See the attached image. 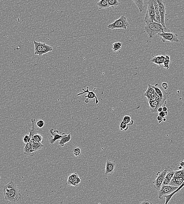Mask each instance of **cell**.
Segmentation results:
<instances>
[{
  "instance_id": "4316f807",
  "label": "cell",
  "mask_w": 184,
  "mask_h": 204,
  "mask_svg": "<svg viewBox=\"0 0 184 204\" xmlns=\"http://www.w3.org/2000/svg\"><path fill=\"white\" fill-rule=\"evenodd\" d=\"M42 137L41 135L38 133H35L33 136L30 141H33L38 143H42Z\"/></svg>"
},
{
  "instance_id": "ee69618b",
  "label": "cell",
  "mask_w": 184,
  "mask_h": 204,
  "mask_svg": "<svg viewBox=\"0 0 184 204\" xmlns=\"http://www.w3.org/2000/svg\"><path fill=\"white\" fill-rule=\"evenodd\" d=\"M179 164L180 165V166L184 167V162L183 161H181L180 162H179Z\"/></svg>"
},
{
  "instance_id": "7dc6e473",
  "label": "cell",
  "mask_w": 184,
  "mask_h": 204,
  "mask_svg": "<svg viewBox=\"0 0 184 204\" xmlns=\"http://www.w3.org/2000/svg\"><path fill=\"white\" fill-rule=\"evenodd\" d=\"M165 113V115H166V116H167L168 115V112L167 111H166V112H164Z\"/></svg>"
},
{
  "instance_id": "f35d334b",
  "label": "cell",
  "mask_w": 184,
  "mask_h": 204,
  "mask_svg": "<svg viewBox=\"0 0 184 204\" xmlns=\"http://www.w3.org/2000/svg\"><path fill=\"white\" fill-rule=\"evenodd\" d=\"M159 116H160L161 117H162V118H164L166 117V115H165V113L163 111L161 112H159Z\"/></svg>"
},
{
  "instance_id": "8fae6325",
  "label": "cell",
  "mask_w": 184,
  "mask_h": 204,
  "mask_svg": "<svg viewBox=\"0 0 184 204\" xmlns=\"http://www.w3.org/2000/svg\"><path fill=\"white\" fill-rule=\"evenodd\" d=\"M50 132L51 135L50 137L49 140L50 143L51 145H53L56 142L57 140H60L62 137L67 136L65 133H62V134H59L58 131L54 130L53 129H51L50 130Z\"/></svg>"
},
{
  "instance_id": "ac0fdd59",
  "label": "cell",
  "mask_w": 184,
  "mask_h": 204,
  "mask_svg": "<svg viewBox=\"0 0 184 204\" xmlns=\"http://www.w3.org/2000/svg\"><path fill=\"white\" fill-rule=\"evenodd\" d=\"M184 186V183H183L181 185H180V186L178 187V188L175 191H173L172 193H171V194L165 196L164 198H165L166 199V201H165V204H167L169 202L170 200L172 198V197L176 193H178V192H179V191H180V189H181L183 188V187Z\"/></svg>"
},
{
  "instance_id": "9c48e42d",
  "label": "cell",
  "mask_w": 184,
  "mask_h": 204,
  "mask_svg": "<svg viewBox=\"0 0 184 204\" xmlns=\"http://www.w3.org/2000/svg\"><path fill=\"white\" fill-rule=\"evenodd\" d=\"M178 187L170 185H163L158 191V198L160 199H163L165 196L171 194L178 188Z\"/></svg>"
},
{
  "instance_id": "2e32d148",
  "label": "cell",
  "mask_w": 184,
  "mask_h": 204,
  "mask_svg": "<svg viewBox=\"0 0 184 204\" xmlns=\"http://www.w3.org/2000/svg\"><path fill=\"white\" fill-rule=\"evenodd\" d=\"M23 151L24 154L28 156L33 157L35 155V153L32 150V144L31 141L26 143L23 148Z\"/></svg>"
},
{
  "instance_id": "d6986e66",
  "label": "cell",
  "mask_w": 184,
  "mask_h": 204,
  "mask_svg": "<svg viewBox=\"0 0 184 204\" xmlns=\"http://www.w3.org/2000/svg\"><path fill=\"white\" fill-rule=\"evenodd\" d=\"M31 142L32 144V150L35 153L36 152L41 150L44 146L42 143H38L33 141Z\"/></svg>"
},
{
  "instance_id": "6da1fadb",
  "label": "cell",
  "mask_w": 184,
  "mask_h": 204,
  "mask_svg": "<svg viewBox=\"0 0 184 204\" xmlns=\"http://www.w3.org/2000/svg\"><path fill=\"white\" fill-rule=\"evenodd\" d=\"M3 195L5 200L11 203L17 202L21 199V194L20 192L17 184L13 181L9 182L4 186Z\"/></svg>"
},
{
  "instance_id": "681fc988",
  "label": "cell",
  "mask_w": 184,
  "mask_h": 204,
  "mask_svg": "<svg viewBox=\"0 0 184 204\" xmlns=\"http://www.w3.org/2000/svg\"><path fill=\"white\" fill-rule=\"evenodd\" d=\"M0 136H1V135H0Z\"/></svg>"
},
{
  "instance_id": "484cf974",
  "label": "cell",
  "mask_w": 184,
  "mask_h": 204,
  "mask_svg": "<svg viewBox=\"0 0 184 204\" xmlns=\"http://www.w3.org/2000/svg\"><path fill=\"white\" fill-rule=\"evenodd\" d=\"M81 182V178L79 177L78 174H77L76 175V177L74 178L73 181L71 186L77 187V186L79 185V184H80Z\"/></svg>"
},
{
  "instance_id": "52a82bcc",
  "label": "cell",
  "mask_w": 184,
  "mask_h": 204,
  "mask_svg": "<svg viewBox=\"0 0 184 204\" xmlns=\"http://www.w3.org/2000/svg\"><path fill=\"white\" fill-rule=\"evenodd\" d=\"M158 35L162 37V41L163 42L166 41L171 42H177L179 41L178 39V35L172 32H165V31L159 33Z\"/></svg>"
},
{
  "instance_id": "30bf717a",
  "label": "cell",
  "mask_w": 184,
  "mask_h": 204,
  "mask_svg": "<svg viewBox=\"0 0 184 204\" xmlns=\"http://www.w3.org/2000/svg\"><path fill=\"white\" fill-rule=\"evenodd\" d=\"M96 89V88L95 87L93 90L90 91L89 90V87H87L86 90H85L84 88L82 89L83 92L78 93V94H77V96H79V95H83V94H84L85 93H87V95L84 97L86 98V100L85 101V103H89V100H91V99H95V103L96 104H97L99 103V101L98 100V98H97L96 94L94 93V91Z\"/></svg>"
},
{
  "instance_id": "83f0119b",
  "label": "cell",
  "mask_w": 184,
  "mask_h": 204,
  "mask_svg": "<svg viewBox=\"0 0 184 204\" xmlns=\"http://www.w3.org/2000/svg\"><path fill=\"white\" fill-rule=\"evenodd\" d=\"M122 121L125 123L128 126L133 125L134 123V121L132 120L130 116H125L122 119Z\"/></svg>"
},
{
  "instance_id": "4fadbf2b",
  "label": "cell",
  "mask_w": 184,
  "mask_h": 204,
  "mask_svg": "<svg viewBox=\"0 0 184 204\" xmlns=\"http://www.w3.org/2000/svg\"><path fill=\"white\" fill-rule=\"evenodd\" d=\"M158 84H156L153 86V88L155 92L162 99H168L169 98L168 93L165 92L163 88L158 86Z\"/></svg>"
},
{
  "instance_id": "603a6c76",
  "label": "cell",
  "mask_w": 184,
  "mask_h": 204,
  "mask_svg": "<svg viewBox=\"0 0 184 204\" xmlns=\"http://www.w3.org/2000/svg\"><path fill=\"white\" fill-rule=\"evenodd\" d=\"M149 108L150 111L152 113H155L157 112V109H158L157 107V101L155 100L154 101H149Z\"/></svg>"
},
{
  "instance_id": "4dcf8cb0",
  "label": "cell",
  "mask_w": 184,
  "mask_h": 204,
  "mask_svg": "<svg viewBox=\"0 0 184 204\" xmlns=\"http://www.w3.org/2000/svg\"><path fill=\"white\" fill-rule=\"evenodd\" d=\"M108 3L109 7L115 8L119 5V0H108Z\"/></svg>"
},
{
  "instance_id": "1f68e13d",
  "label": "cell",
  "mask_w": 184,
  "mask_h": 204,
  "mask_svg": "<svg viewBox=\"0 0 184 204\" xmlns=\"http://www.w3.org/2000/svg\"><path fill=\"white\" fill-rule=\"evenodd\" d=\"M77 174V173H75L71 174L69 175L67 181V184L68 186H71V184H72L74 178H75Z\"/></svg>"
},
{
  "instance_id": "e0dca14e",
  "label": "cell",
  "mask_w": 184,
  "mask_h": 204,
  "mask_svg": "<svg viewBox=\"0 0 184 204\" xmlns=\"http://www.w3.org/2000/svg\"><path fill=\"white\" fill-rule=\"evenodd\" d=\"M155 100L157 101V107L158 108L160 107H163L165 106L167 101V99H162L154 91Z\"/></svg>"
},
{
  "instance_id": "9a60e30c",
  "label": "cell",
  "mask_w": 184,
  "mask_h": 204,
  "mask_svg": "<svg viewBox=\"0 0 184 204\" xmlns=\"http://www.w3.org/2000/svg\"><path fill=\"white\" fill-rule=\"evenodd\" d=\"M174 170L169 166L168 170L165 175V178H164L162 186L169 185L171 179L174 175Z\"/></svg>"
},
{
  "instance_id": "f1b7e54d",
  "label": "cell",
  "mask_w": 184,
  "mask_h": 204,
  "mask_svg": "<svg viewBox=\"0 0 184 204\" xmlns=\"http://www.w3.org/2000/svg\"><path fill=\"white\" fill-rule=\"evenodd\" d=\"M151 63H154L159 66L161 65L162 64L160 59V55H157L154 56L151 60Z\"/></svg>"
},
{
  "instance_id": "5bb4252c",
  "label": "cell",
  "mask_w": 184,
  "mask_h": 204,
  "mask_svg": "<svg viewBox=\"0 0 184 204\" xmlns=\"http://www.w3.org/2000/svg\"><path fill=\"white\" fill-rule=\"evenodd\" d=\"M184 177L173 175L169 185L179 187L184 183Z\"/></svg>"
},
{
  "instance_id": "8d00e7d4",
  "label": "cell",
  "mask_w": 184,
  "mask_h": 204,
  "mask_svg": "<svg viewBox=\"0 0 184 204\" xmlns=\"http://www.w3.org/2000/svg\"><path fill=\"white\" fill-rule=\"evenodd\" d=\"M23 140L24 142L25 143H27L30 142V141L31 139L29 135H25L23 137Z\"/></svg>"
},
{
  "instance_id": "7a4b0ae2",
  "label": "cell",
  "mask_w": 184,
  "mask_h": 204,
  "mask_svg": "<svg viewBox=\"0 0 184 204\" xmlns=\"http://www.w3.org/2000/svg\"><path fill=\"white\" fill-rule=\"evenodd\" d=\"M144 30L147 33L149 38L152 39L157 35H158V33L163 32L165 29L161 24L154 22L149 23L146 24L144 26Z\"/></svg>"
},
{
  "instance_id": "7c38bea8",
  "label": "cell",
  "mask_w": 184,
  "mask_h": 204,
  "mask_svg": "<svg viewBox=\"0 0 184 204\" xmlns=\"http://www.w3.org/2000/svg\"><path fill=\"white\" fill-rule=\"evenodd\" d=\"M115 168V161L110 160H107L105 167V175H112L114 172Z\"/></svg>"
},
{
  "instance_id": "7bdbcfd3",
  "label": "cell",
  "mask_w": 184,
  "mask_h": 204,
  "mask_svg": "<svg viewBox=\"0 0 184 204\" xmlns=\"http://www.w3.org/2000/svg\"><path fill=\"white\" fill-rule=\"evenodd\" d=\"M162 111H163L162 107H160L157 109V112H160Z\"/></svg>"
},
{
  "instance_id": "e575fe53",
  "label": "cell",
  "mask_w": 184,
  "mask_h": 204,
  "mask_svg": "<svg viewBox=\"0 0 184 204\" xmlns=\"http://www.w3.org/2000/svg\"><path fill=\"white\" fill-rule=\"evenodd\" d=\"M81 150L80 148L79 147H76L73 150V153L76 157H77L80 155L81 154Z\"/></svg>"
},
{
  "instance_id": "ab89813d",
  "label": "cell",
  "mask_w": 184,
  "mask_h": 204,
  "mask_svg": "<svg viewBox=\"0 0 184 204\" xmlns=\"http://www.w3.org/2000/svg\"><path fill=\"white\" fill-rule=\"evenodd\" d=\"M141 204H152V203H151V202L149 201V200H143V201L141 203Z\"/></svg>"
},
{
  "instance_id": "f6af8a7d",
  "label": "cell",
  "mask_w": 184,
  "mask_h": 204,
  "mask_svg": "<svg viewBox=\"0 0 184 204\" xmlns=\"http://www.w3.org/2000/svg\"><path fill=\"white\" fill-rule=\"evenodd\" d=\"M163 108V111L166 112L167 111L168 109L167 107L166 106H165L164 107H162Z\"/></svg>"
},
{
  "instance_id": "74e56055",
  "label": "cell",
  "mask_w": 184,
  "mask_h": 204,
  "mask_svg": "<svg viewBox=\"0 0 184 204\" xmlns=\"http://www.w3.org/2000/svg\"><path fill=\"white\" fill-rule=\"evenodd\" d=\"M162 87L164 90H167L168 88V84L166 83H162Z\"/></svg>"
},
{
  "instance_id": "d4e9b609",
  "label": "cell",
  "mask_w": 184,
  "mask_h": 204,
  "mask_svg": "<svg viewBox=\"0 0 184 204\" xmlns=\"http://www.w3.org/2000/svg\"><path fill=\"white\" fill-rule=\"evenodd\" d=\"M97 6L99 7V10L108 8H109L108 0H100L97 3Z\"/></svg>"
},
{
  "instance_id": "60d3db41",
  "label": "cell",
  "mask_w": 184,
  "mask_h": 204,
  "mask_svg": "<svg viewBox=\"0 0 184 204\" xmlns=\"http://www.w3.org/2000/svg\"><path fill=\"white\" fill-rule=\"evenodd\" d=\"M157 121H158L159 123H161L163 121V118L158 115L157 117Z\"/></svg>"
},
{
  "instance_id": "d590c367",
  "label": "cell",
  "mask_w": 184,
  "mask_h": 204,
  "mask_svg": "<svg viewBox=\"0 0 184 204\" xmlns=\"http://www.w3.org/2000/svg\"><path fill=\"white\" fill-rule=\"evenodd\" d=\"M37 125L38 126V127L41 128L43 127L45 125V122L42 120L40 119L39 121H38L37 122Z\"/></svg>"
},
{
  "instance_id": "ba28073f",
  "label": "cell",
  "mask_w": 184,
  "mask_h": 204,
  "mask_svg": "<svg viewBox=\"0 0 184 204\" xmlns=\"http://www.w3.org/2000/svg\"><path fill=\"white\" fill-rule=\"evenodd\" d=\"M158 5L159 11L161 17V24L165 29L168 30L165 22L166 7L163 0H156Z\"/></svg>"
},
{
  "instance_id": "5b68a950",
  "label": "cell",
  "mask_w": 184,
  "mask_h": 204,
  "mask_svg": "<svg viewBox=\"0 0 184 204\" xmlns=\"http://www.w3.org/2000/svg\"><path fill=\"white\" fill-rule=\"evenodd\" d=\"M154 0H149L148 2L147 10L144 18V21L146 24L155 22L156 13L153 4Z\"/></svg>"
},
{
  "instance_id": "f546056e",
  "label": "cell",
  "mask_w": 184,
  "mask_h": 204,
  "mask_svg": "<svg viewBox=\"0 0 184 204\" xmlns=\"http://www.w3.org/2000/svg\"><path fill=\"white\" fill-rule=\"evenodd\" d=\"M165 60L163 63V67L166 70H168L169 69V64L171 62V57L169 55H165Z\"/></svg>"
},
{
  "instance_id": "7402d4cb",
  "label": "cell",
  "mask_w": 184,
  "mask_h": 204,
  "mask_svg": "<svg viewBox=\"0 0 184 204\" xmlns=\"http://www.w3.org/2000/svg\"><path fill=\"white\" fill-rule=\"evenodd\" d=\"M71 135L70 134L67 135L66 136L62 137L59 141V145L61 146H64L67 143L69 142L71 140Z\"/></svg>"
},
{
  "instance_id": "bcb514c9",
  "label": "cell",
  "mask_w": 184,
  "mask_h": 204,
  "mask_svg": "<svg viewBox=\"0 0 184 204\" xmlns=\"http://www.w3.org/2000/svg\"><path fill=\"white\" fill-rule=\"evenodd\" d=\"M166 121V118H165V117H164V118H163V121L164 122H165Z\"/></svg>"
},
{
  "instance_id": "b9f144b4",
  "label": "cell",
  "mask_w": 184,
  "mask_h": 204,
  "mask_svg": "<svg viewBox=\"0 0 184 204\" xmlns=\"http://www.w3.org/2000/svg\"><path fill=\"white\" fill-rule=\"evenodd\" d=\"M160 59L161 62L163 64V63L165 60V56H163V55H160Z\"/></svg>"
},
{
  "instance_id": "44dd1931",
  "label": "cell",
  "mask_w": 184,
  "mask_h": 204,
  "mask_svg": "<svg viewBox=\"0 0 184 204\" xmlns=\"http://www.w3.org/2000/svg\"><path fill=\"white\" fill-rule=\"evenodd\" d=\"M154 90L153 88V86L149 84L148 85L147 89L144 94V96L147 98L148 101L150 100V96H151V94L154 93Z\"/></svg>"
},
{
  "instance_id": "836d02e7",
  "label": "cell",
  "mask_w": 184,
  "mask_h": 204,
  "mask_svg": "<svg viewBox=\"0 0 184 204\" xmlns=\"http://www.w3.org/2000/svg\"><path fill=\"white\" fill-rule=\"evenodd\" d=\"M120 129L121 131H127L128 129V126L123 121H121L120 124Z\"/></svg>"
},
{
  "instance_id": "ffe728a7",
  "label": "cell",
  "mask_w": 184,
  "mask_h": 204,
  "mask_svg": "<svg viewBox=\"0 0 184 204\" xmlns=\"http://www.w3.org/2000/svg\"><path fill=\"white\" fill-rule=\"evenodd\" d=\"M35 119H34L31 120V122L32 123V127L31 128L29 129L28 131L29 132L30 134L29 136L30 138V139H32L33 136L35 133H38V131L36 129L35 127Z\"/></svg>"
},
{
  "instance_id": "cb8c5ba5",
  "label": "cell",
  "mask_w": 184,
  "mask_h": 204,
  "mask_svg": "<svg viewBox=\"0 0 184 204\" xmlns=\"http://www.w3.org/2000/svg\"><path fill=\"white\" fill-rule=\"evenodd\" d=\"M132 1L137 7L140 12H143L144 9V0H132Z\"/></svg>"
},
{
  "instance_id": "c3c4849f",
  "label": "cell",
  "mask_w": 184,
  "mask_h": 204,
  "mask_svg": "<svg viewBox=\"0 0 184 204\" xmlns=\"http://www.w3.org/2000/svg\"><path fill=\"white\" fill-rule=\"evenodd\" d=\"M0 138H1V136H0Z\"/></svg>"
},
{
  "instance_id": "d6a6232c",
  "label": "cell",
  "mask_w": 184,
  "mask_h": 204,
  "mask_svg": "<svg viewBox=\"0 0 184 204\" xmlns=\"http://www.w3.org/2000/svg\"><path fill=\"white\" fill-rule=\"evenodd\" d=\"M122 44L121 42H114L113 44V51L114 52H117L118 50H120L121 49L122 47Z\"/></svg>"
},
{
  "instance_id": "8992f818",
  "label": "cell",
  "mask_w": 184,
  "mask_h": 204,
  "mask_svg": "<svg viewBox=\"0 0 184 204\" xmlns=\"http://www.w3.org/2000/svg\"><path fill=\"white\" fill-rule=\"evenodd\" d=\"M168 167L167 166L165 170L161 172H159L156 174V179L153 182V184H154V188L157 191H158L161 187L165 175L168 170Z\"/></svg>"
},
{
  "instance_id": "277c9868",
  "label": "cell",
  "mask_w": 184,
  "mask_h": 204,
  "mask_svg": "<svg viewBox=\"0 0 184 204\" xmlns=\"http://www.w3.org/2000/svg\"><path fill=\"white\" fill-rule=\"evenodd\" d=\"M33 43L35 46L34 54L35 55L42 56L44 54L51 52L53 50L52 47L46 43L35 41H33Z\"/></svg>"
},
{
  "instance_id": "3957f363",
  "label": "cell",
  "mask_w": 184,
  "mask_h": 204,
  "mask_svg": "<svg viewBox=\"0 0 184 204\" xmlns=\"http://www.w3.org/2000/svg\"><path fill=\"white\" fill-rule=\"evenodd\" d=\"M129 25L125 16L122 15L118 19L115 20L112 23L108 25L107 27L108 29L113 30L122 29L126 30L129 27Z\"/></svg>"
}]
</instances>
